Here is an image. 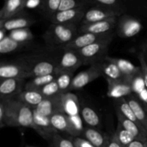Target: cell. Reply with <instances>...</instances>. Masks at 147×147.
<instances>
[{
	"label": "cell",
	"instance_id": "8fae6325",
	"mask_svg": "<svg viewBox=\"0 0 147 147\" xmlns=\"http://www.w3.org/2000/svg\"><path fill=\"white\" fill-rule=\"evenodd\" d=\"M63 53L59 57L57 72L73 73L83 65V60L77 50H63Z\"/></svg>",
	"mask_w": 147,
	"mask_h": 147
},
{
	"label": "cell",
	"instance_id": "836d02e7",
	"mask_svg": "<svg viewBox=\"0 0 147 147\" xmlns=\"http://www.w3.org/2000/svg\"><path fill=\"white\" fill-rule=\"evenodd\" d=\"M61 0H44L41 13L46 19L50 20L53 16L57 12Z\"/></svg>",
	"mask_w": 147,
	"mask_h": 147
},
{
	"label": "cell",
	"instance_id": "ffe728a7",
	"mask_svg": "<svg viewBox=\"0 0 147 147\" xmlns=\"http://www.w3.org/2000/svg\"><path fill=\"white\" fill-rule=\"evenodd\" d=\"M63 111L67 116L80 115V103L77 96L73 93L67 92L61 94Z\"/></svg>",
	"mask_w": 147,
	"mask_h": 147
},
{
	"label": "cell",
	"instance_id": "e0dca14e",
	"mask_svg": "<svg viewBox=\"0 0 147 147\" xmlns=\"http://www.w3.org/2000/svg\"><path fill=\"white\" fill-rule=\"evenodd\" d=\"M108 83L107 96L109 98L116 99L127 97L132 94L130 82L125 80H106Z\"/></svg>",
	"mask_w": 147,
	"mask_h": 147
},
{
	"label": "cell",
	"instance_id": "9a60e30c",
	"mask_svg": "<svg viewBox=\"0 0 147 147\" xmlns=\"http://www.w3.org/2000/svg\"><path fill=\"white\" fill-rule=\"evenodd\" d=\"M35 22L36 20L29 16L25 11L23 14L11 18L0 20V28L4 29L7 32L19 29L30 28V27L35 23Z\"/></svg>",
	"mask_w": 147,
	"mask_h": 147
},
{
	"label": "cell",
	"instance_id": "ab89813d",
	"mask_svg": "<svg viewBox=\"0 0 147 147\" xmlns=\"http://www.w3.org/2000/svg\"><path fill=\"white\" fill-rule=\"evenodd\" d=\"M72 128L76 134V137H80L83 136L85 127L83 126V121L80 115L73 116H68Z\"/></svg>",
	"mask_w": 147,
	"mask_h": 147
},
{
	"label": "cell",
	"instance_id": "30bf717a",
	"mask_svg": "<svg viewBox=\"0 0 147 147\" xmlns=\"http://www.w3.org/2000/svg\"><path fill=\"white\" fill-rule=\"evenodd\" d=\"M25 84L24 79H0V99L14 98L24 90Z\"/></svg>",
	"mask_w": 147,
	"mask_h": 147
},
{
	"label": "cell",
	"instance_id": "4316f807",
	"mask_svg": "<svg viewBox=\"0 0 147 147\" xmlns=\"http://www.w3.org/2000/svg\"><path fill=\"white\" fill-rule=\"evenodd\" d=\"M126 99L131 107L139 121L147 131V111L139 101L137 96L134 93L126 97Z\"/></svg>",
	"mask_w": 147,
	"mask_h": 147
},
{
	"label": "cell",
	"instance_id": "d4e9b609",
	"mask_svg": "<svg viewBox=\"0 0 147 147\" xmlns=\"http://www.w3.org/2000/svg\"><path fill=\"white\" fill-rule=\"evenodd\" d=\"M102 74L106 80H125L129 81L122 73L117 65L111 62L104 60L100 62Z\"/></svg>",
	"mask_w": 147,
	"mask_h": 147
},
{
	"label": "cell",
	"instance_id": "83f0119b",
	"mask_svg": "<svg viewBox=\"0 0 147 147\" xmlns=\"http://www.w3.org/2000/svg\"><path fill=\"white\" fill-rule=\"evenodd\" d=\"M114 107L116 111L119 112L121 113L124 117L129 119L131 121L134 122L135 123L138 124L139 126H142L140 122L139 121L138 119L136 118V115L134 113L131 107L130 106L129 103L126 100V98H122L116 99L114 100ZM144 127V126H143Z\"/></svg>",
	"mask_w": 147,
	"mask_h": 147
},
{
	"label": "cell",
	"instance_id": "ee69618b",
	"mask_svg": "<svg viewBox=\"0 0 147 147\" xmlns=\"http://www.w3.org/2000/svg\"><path fill=\"white\" fill-rule=\"evenodd\" d=\"M136 96H137L139 101L142 103V104L143 105L145 109L147 111V88L144 89L142 92H140L139 94L136 95Z\"/></svg>",
	"mask_w": 147,
	"mask_h": 147
},
{
	"label": "cell",
	"instance_id": "ba28073f",
	"mask_svg": "<svg viewBox=\"0 0 147 147\" xmlns=\"http://www.w3.org/2000/svg\"><path fill=\"white\" fill-rule=\"evenodd\" d=\"M101 76H103V74H102L100 63L91 65L87 70L80 72L73 78L70 92L72 90L83 88V87Z\"/></svg>",
	"mask_w": 147,
	"mask_h": 147
},
{
	"label": "cell",
	"instance_id": "8992f818",
	"mask_svg": "<svg viewBox=\"0 0 147 147\" xmlns=\"http://www.w3.org/2000/svg\"><path fill=\"white\" fill-rule=\"evenodd\" d=\"M116 27L120 37L130 38L139 34L143 28V25L138 17L124 12L118 18Z\"/></svg>",
	"mask_w": 147,
	"mask_h": 147
},
{
	"label": "cell",
	"instance_id": "5b68a950",
	"mask_svg": "<svg viewBox=\"0 0 147 147\" xmlns=\"http://www.w3.org/2000/svg\"><path fill=\"white\" fill-rule=\"evenodd\" d=\"M31 78L30 69L24 57L11 62L1 63L0 65V79L22 78L26 80Z\"/></svg>",
	"mask_w": 147,
	"mask_h": 147
},
{
	"label": "cell",
	"instance_id": "d6986e66",
	"mask_svg": "<svg viewBox=\"0 0 147 147\" xmlns=\"http://www.w3.org/2000/svg\"><path fill=\"white\" fill-rule=\"evenodd\" d=\"M105 60L116 64L119 67V68L120 69L121 71L122 72V73L124 75L125 77L129 81L135 76L138 75L139 73H142L140 66L138 67V66L133 64L131 62L128 60H126V59L107 56L105 58Z\"/></svg>",
	"mask_w": 147,
	"mask_h": 147
},
{
	"label": "cell",
	"instance_id": "f35d334b",
	"mask_svg": "<svg viewBox=\"0 0 147 147\" xmlns=\"http://www.w3.org/2000/svg\"><path fill=\"white\" fill-rule=\"evenodd\" d=\"M130 85L131 87L132 92L135 95H138L144 89L146 88V84H145L142 73H139L134 77L132 78L130 80Z\"/></svg>",
	"mask_w": 147,
	"mask_h": 147
},
{
	"label": "cell",
	"instance_id": "52a82bcc",
	"mask_svg": "<svg viewBox=\"0 0 147 147\" xmlns=\"http://www.w3.org/2000/svg\"><path fill=\"white\" fill-rule=\"evenodd\" d=\"M120 15L121 14L113 9L100 4H95L87 9L80 25L98 22L111 17H119Z\"/></svg>",
	"mask_w": 147,
	"mask_h": 147
},
{
	"label": "cell",
	"instance_id": "f546056e",
	"mask_svg": "<svg viewBox=\"0 0 147 147\" xmlns=\"http://www.w3.org/2000/svg\"><path fill=\"white\" fill-rule=\"evenodd\" d=\"M56 78V73L47 75V76H36L32 78L27 83H26L24 89L25 90H39L47 83L53 81Z\"/></svg>",
	"mask_w": 147,
	"mask_h": 147
},
{
	"label": "cell",
	"instance_id": "74e56055",
	"mask_svg": "<svg viewBox=\"0 0 147 147\" xmlns=\"http://www.w3.org/2000/svg\"><path fill=\"white\" fill-rule=\"evenodd\" d=\"M52 147H76L73 139H67L62 136L59 133L54 135L50 142Z\"/></svg>",
	"mask_w": 147,
	"mask_h": 147
},
{
	"label": "cell",
	"instance_id": "7bdbcfd3",
	"mask_svg": "<svg viewBox=\"0 0 147 147\" xmlns=\"http://www.w3.org/2000/svg\"><path fill=\"white\" fill-rule=\"evenodd\" d=\"M73 142L76 147H95L90 142L81 137L73 138Z\"/></svg>",
	"mask_w": 147,
	"mask_h": 147
},
{
	"label": "cell",
	"instance_id": "7a4b0ae2",
	"mask_svg": "<svg viewBox=\"0 0 147 147\" xmlns=\"http://www.w3.org/2000/svg\"><path fill=\"white\" fill-rule=\"evenodd\" d=\"M78 24H52L44 34V39L50 46H64L78 35Z\"/></svg>",
	"mask_w": 147,
	"mask_h": 147
},
{
	"label": "cell",
	"instance_id": "d590c367",
	"mask_svg": "<svg viewBox=\"0 0 147 147\" xmlns=\"http://www.w3.org/2000/svg\"><path fill=\"white\" fill-rule=\"evenodd\" d=\"M96 4L106 6L113 9L120 14L126 11V3L127 0H93Z\"/></svg>",
	"mask_w": 147,
	"mask_h": 147
},
{
	"label": "cell",
	"instance_id": "7c38bea8",
	"mask_svg": "<svg viewBox=\"0 0 147 147\" xmlns=\"http://www.w3.org/2000/svg\"><path fill=\"white\" fill-rule=\"evenodd\" d=\"M113 32L106 34H96L93 33H80L71 42L60 47L63 50H78L96 42L106 38Z\"/></svg>",
	"mask_w": 147,
	"mask_h": 147
},
{
	"label": "cell",
	"instance_id": "3957f363",
	"mask_svg": "<svg viewBox=\"0 0 147 147\" xmlns=\"http://www.w3.org/2000/svg\"><path fill=\"white\" fill-rule=\"evenodd\" d=\"M112 34L106 38L77 50L83 60V65H93L103 61L107 57L109 47L113 39Z\"/></svg>",
	"mask_w": 147,
	"mask_h": 147
},
{
	"label": "cell",
	"instance_id": "484cf974",
	"mask_svg": "<svg viewBox=\"0 0 147 147\" xmlns=\"http://www.w3.org/2000/svg\"><path fill=\"white\" fill-rule=\"evenodd\" d=\"M14 98L34 109L38 106L45 98V97L39 90L24 89Z\"/></svg>",
	"mask_w": 147,
	"mask_h": 147
},
{
	"label": "cell",
	"instance_id": "d6a6232c",
	"mask_svg": "<svg viewBox=\"0 0 147 147\" xmlns=\"http://www.w3.org/2000/svg\"><path fill=\"white\" fill-rule=\"evenodd\" d=\"M95 4L93 0H61L58 11L79 7H90Z\"/></svg>",
	"mask_w": 147,
	"mask_h": 147
},
{
	"label": "cell",
	"instance_id": "bcb514c9",
	"mask_svg": "<svg viewBox=\"0 0 147 147\" xmlns=\"http://www.w3.org/2000/svg\"><path fill=\"white\" fill-rule=\"evenodd\" d=\"M126 147H147V141L135 139Z\"/></svg>",
	"mask_w": 147,
	"mask_h": 147
},
{
	"label": "cell",
	"instance_id": "f907efd6",
	"mask_svg": "<svg viewBox=\"0 0 147 147\" xmlns=\"http://www.w3.org/2000/svg\"><path fill=\"white\" fill-rule=\"evenodd\" d=\"M4 1H7V0H4Z\"/></svg>",
	"mask_w": 147,
	"mask_h": 147
},
{
	"label": "cell",
	"instance_id": "8d00e7d4",
	"mask_svg": "<svg viewBox=\"0 0 147 147\" xmlns=\"http://www.w3.org/2000/svg\"><path fill=\"white\" fill-rule=\"evenodd\" d=\"M37 90H39L45 98L53 97V96L62 94L60 93L59 86L55 80L47 83V85H45V86H43L42 88H41Z\"/></svg>",
	"mask_w": 147,
	"mask_h": 147
},
{
	"label": "cell",
	"instance_id": "277c9868",
	"mask_svg": "<svg viewBox=\"0 0 147 147\" xmlns=\"http://www.w3.org/2000/svg\"><path fill=\"white\" fill-rule=\"evenodd\" d=\"M30 69L31 78L47 76L56 73L58 65V59L52 58L51 56L44 55H29L24 57Z\"/></svg>",
	"mask_w": 147,
	"mask_h": 147
},
{
	"label": "cell",
	"instance_id": "603a6c76",
	"mask_svg": "<svg viewBox=\"0 0 147 147\" xmlns=\"http://www.w3.org/2000/svg\"><path fill=\"white\" fill-rule=\"evenodd\" d=\"M83 136L95 147H106L110 137L98 129L88 126L85 128Z\"/></svg>",
	"mask_w": 147,
	"mask_h": 147
},
{
	"label": "cell",
	"instance_id": "6da1fadb",
	"mask_svg": "<svg viewBox=\"0 0 147 147\" xmlns=\"http://www.w3.org/2000/svg\"><path fill=\"white\" fill-rule=\"evenodd\" d=\"M24 127L35 129L32 108L15 98L0 99V128Z\"/></svg>",
	"mask_w": 147,
	"mask_h": 147
},
{
	"label": "cell",
	"instance_id": "e575fe53",
	"mask_svg": "<svg viewBox=\"0 0 147 147\" xmlns=\"http://www.w3.org/2000/svg\"><path fill=\"white\" fill-rule=\"evenodd\" d=\"M114 135L117 140L124 147L127 146L129 144H131L136 139V138L134 136L133 134H131L130 132L126 130L119 123H118L117 127H116V131L114 132Z\"/></svg>",
	"mask_w": 147,
	"mask_h": 147
},
{
	"label": "cell",
	"instance_id": "7dc6e473",
	"mask_svg": "<svg viewBox=\"0 0 147 147\" xmlns=\"http://www.w3.org/2000/svg\"><path fill=\"white\" fill-rule=\"evenodd\" d=\"M7 35H8V33H7V30L3 28H0V41L4 40Z\"/></svg>",
	"mask_w": 147,
	"mask_h": 147
},
{
	"label": "cell",
	"instance_id": "9c48e42d",
	"mask_svg": "<svg viewBox=\"0 0 147 147\" xmlns=\"http://www.w3.org/2000/svg\"><path fill=\"white\" fill-rule=\"evenodd\" d=\"M88 7H79L58 11L50 19L52 24H80L84 14Z\"/></svg>",
	"mask_w": 147,
	"mask_h": 147
},
{
	"label": "cell",
	"instance_id": "cb8c5ba5",
	"mask_svg": "<svg viewBox=\"0 0 147 147\" xmlns=\"http://www.w3.org/2000/svg\"><path fill=\"white\" fill-rule=\"evenodd\" d=\"M80 116L88 127L98 129L100 126V119L93 108L86 103H80Z\"/></svg>",
	"mask_w": 147,
	"mask_h": 147
},
{
	"label": "cell",
	"instance_id": "f1b7e54d",
	"mask_svg": "<svg viewBox=\"0 0 147 147\" xmlns=\"http://www.w3.org/2000/svg\"><path fill=\"white\" fill-rule=\"evenodd\" d=\"M29 44H23L15 41L8 35L0 41V53L2 55L9 54L24 49Z\"/></svg>",
	"mask_w": 147,
	"mask_h": 147
},
{
	"label": "cell",
	"instance_id": "7402d4cb",
	"mask_svg": "<svg viewBox=\"0 0 147 147\" xmlns=\"http://www.w3.org/2000/svg\"><path fill=\"white\" fill-rule=\"evenodd\" d=\"M50 121L55 130L61 133H65L71 136L73 138L76 137V134L72 128L68 116L63 112L56 113L50 117Z\"/></svg>",
	"mask_w": 147,
	"mask_h": 147
},
{
	"label": "cell",
	"instance_id": "60d3db41",
	"mask_svg": "<svg viewBox=\"0 0 147 147\" xmlns=\"http://www.w3.org/2000/svg\"><path fill=\"white\" fill-rule=\"evenodd\" d=\"M44 0H25L24 9L39 10L41 11Z\"/></svg>",
	"mask_w": 147,
	"mask_h": 147
},
{
	"label": "cell",
	"instance_id": "44dd1931",
	"mask_svg": "<svg viewBox=\"0 0 147 147\" xmlns=\"http://www.w3.org/2000/svg\"><path fill=\"white\" fill-rule=\"evenodd\" d=\"M116 113L117 116L118 123H120L126 130L133 134L136 139L147 141V131L143 126H139L134 122L126 119L119 112L116 111Z\"/></svg>",
	"mask_w": 147,
	"mask_h": 147
},
{
	"label": "cell",
	"instance_id": "5bb4252c",
	"mask_svg": "<svg viewBox=\"0 0 147 147\" xmlns=\"http://www.w3.org/2000/svg\"><path fill=\"white\" fill-rule=\"evenodd\" d=\"M33 110L41 116L50 117L56 113L63 112L61 94L53 97L45 98Z\"/></svg>",
	"mask_w": 147,
	"mask_h": 147
},
{
	"label": "cell",
	"instance_id": "1f68e13d",
	"mask_svg": "<svg viewBox=\"0 0 147 147\" xmlns=\"http://www.w3.org/2000/svg\"><path fill=\"white\" fill-rule=\"evenodd\" d=\"M8 36L18 42L30 44L34 39V35L30 28H23L9 32Z\"/></svg>",
	"mask_w": 147,
	"mask_h": 147
},
{
	"label": "cell",
	"instance_id": "b9f144b4",
	"mask_svg": "<svg viewBox=\"0 0 147 147\" xmlns=\"http://www.w3.org/2000/svg\"><path fill=\"white\" fill-rule=\"evenodd\" d=\"M137 58L139 60V62L140 63L141 70H142V76H143L144 80L146 87L147 88V62L145 59L144 53L142 52L139 53L137 55Z\"/></svg>",
	"mask_w": 147,
	"mask_h": 147
},
{
	"label": "cell",
	"instance_id": "ac0fdd59",
	"mask_svg": "<svg viewBox=\"0 0 147 147\" xmlns=\"http://www.w3.org/2000/svg\"><path fill=\"white\" fill-rule=\"evenodd\" d=\"M24 2L25 0L4 1V5L0 10V20L11 18L25 12Z\"/></svg>",
	"mask_w": 147,
	"mask_h": 147
},
{
	"label": "cell",
	"instance_id": "c3c4849f",
	"mask_svg": "<svg viewBox=\"0 0 147 147\" xmlns=\"http://www.w3.org/2000/svg\"><path fill=\"white\" fill-rule=\"evenodd\" d=\"M142 53H144V55L145 59H146V60L147 62V42L146 43V44L144 45L143 51H142Z\"/></svg>",
	"mask_w": 147,
	"mask_h": 147
},
{
	"label": "cell",
	"instance_id": "4dcf8cb0",
	"mask_svg": "<svg viewBox=\"0 0 147 147\" xmlns=\"http://www.w3.org/2000/svg\"><path fill=\"white\" fill-rule=\"evenodd\" d=\"M73 78V73L70 72L63 71L56 73L55 80L59 86L60 93H65L70 92Z\"/></svg>",
	"mask_w": 147,
	"mask_h": 147
},
{
	"label": "cell",
	"instance_id": "4fadbf2b",
	"mask_svg": "<svg viewBox=\"0 0 147 147\" xmlns=\"http://www.w3.org/2000/svg\"><path fill=\"white\" fill-rule=\"evenodd\" d=\"M119 17H111L103 21L91 24H83L79 27L80 33H93L96 34H106L113 32V30L116 27Z\"/></svg>",
	"mask_w": 147,
	"mask_h": 147
},
{
	"label": "cell",
	"instance_id": "681fc988",
	"mask_svg": "<svg viewBox=\"0 0 147 147\" xmlns=\"http://www.w3.org/2000/svg\"><path fill=\"white\" fill-rule=\"evenodd\" d=\"M26 147H38V146H26ZM47 147H52L51 146H47Z\"/></svg>",
	"mask_w": 147,
	"mask_h": 147
},
{
	"label": "cell",
	"instance_id": "f6af8a7d",
	"mask_svg": "<svg viewBox=\"0 0 147 147\" xmlns=\"http://www.w3.org/2000/svg\"><path fill=\"white\" fill-rule=\"evenodd\" d=\"M106 147H124L117 140L116 137L115 136L114 134L109 137V141H108Z\"/></svg>",
	"mask_w": 147,
	"mask_h": 147
},
{
	"label": "cell",
	"instance_id": "2e32d148",
	"mask_svg": "<svg viewBox=\"0 0 147 147\" xmlns=\"http://www.w3.org/2000/svg\"><path fill=\"white\" fill-rule=\"evenodd\" d=\"M34 111V110H33ZM34 122L35 124V131L40 136L45 140L51 142L55 134L59 133L55 130L50 121V117L41 116L34 111Z\"/></svg>",
	"mask_w": 147,
	"mask_h": 147
}]
</instances>
